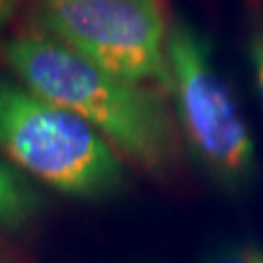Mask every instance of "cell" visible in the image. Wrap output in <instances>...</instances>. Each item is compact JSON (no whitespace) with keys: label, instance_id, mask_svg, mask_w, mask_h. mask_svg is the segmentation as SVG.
Listing matches in <instances>:
<instances>
[{"label":"cell","instance_id":"cell-4","mask_svg":"<svg viewBox=\"0 0 263 263\" xmlns=\"http://www.w3.org/2000/svg\"><path fill=\"white\" fill-rule=\"evenodd\" d=\"M33 29L94 65L170 92V22L162 0H29Z\"/></svg>","mask_w":263,"mask_h":263},{"label":"cell","instance_id":"cell-5","mask_svg":"<svg viewBox=\"0 0 263 263\" xmlns=\"http://www.w3.org/2000/svg\"><path fill=\"white\" fill-rule=\"evenodd\" d=\"M43 209V197L26 174L0 156V232L28 228Z\"/></svg>","mask_w":263,"mask_h":263},{"label":"cell","instance_id":"cell-8","mask_svg":"<svg viewBox=\"0 0 263 263\" xmlns=\"http://www.w3.org/2000/svg\"><path fill=\"white\" fill-rule=\"evenodd\" d=\"M18 2L20 0H0V43H2V37H4V31L8 28V24L16 14Z\"/></svg>","mask_w":263,"mask_h":263},{"label":"cell","instance_id":"cell-2","mask_svg":"<svg viewBox=\"0 0 263 263\" xmlns=\"http://www.w3.org/2000/svg\"><path fill=\"white\" fill-rule=\"evenodd\" d=\"M166 59L181 146L220 189L246 191L257 174L255 141L211 39L187 18H172Z\"/></svg>","mask_w":263,"mask_h":263},{"label":"cell","instance_id":"cell-6","mask_svg":"<svg viewBox=\"0 0 263 263\" xmlns=\"http://www.w3.org/2000/svg\"><path fill=\"white\" fill-rule=\"evenodd\" d=\"M203 263H263V246L254 240H236L213 248Z\"/></svg>","mask_w":263,"mask_h":263},{"label":"cell","instance_id":"cell-3","mask_svg":"<svg viewBox=\"0 0 263 263\" xmlns=\"http://www.w3.org/2000/svg\"><path fill=\"white\" fill-rule=\"evenodd\" d=\"M0 152L14 168L80 201L117 195L123 158L104 137L18 78L0 76Z\"/></svg>","mask_w":263,"mask_h":263},{"label":"cell","instance_id":"cell-9","mask_svg":"<svg viewBox=\"0 0 263 263\" xmlns=\"http://www.w3.org/2000/svg\"><path fill=\"white\" fill-rule=\"evenodd\" d=\"M0 263H26V261H22L18 255H10L0 252Z\"/></svg>","mask_w":263,"mask_h":263},{"label":"cell","instance_id":"cell-7","mask_svg":"<svg viewBox=\"0 0 263 263\" xmlns=\"http://www.w3.org/2000/svg\"><path fill=\"white\" fill-rule=\"evenodd\" d=\"M248 61L252 66L254 84L263 105V28H257L248 37Z\"/></svg>","mask_w":263,"mask_h":263},{"label":"cell","instance_id":"cell-1","mask_svg":"<svg viewBox=\"0 0 263 263\" xmlns=\"http://www.w3.org/2000/svg\"><path fill=\"white\" fill-rule=\"evenodd\" d=\"M2 55L22 84L88 123L123 160L156 178L178 168L181 139L158 88L113 74L37 29L2 41Z\"/></svg>","mask_w":263,"mask_h":263}]
</instances>
